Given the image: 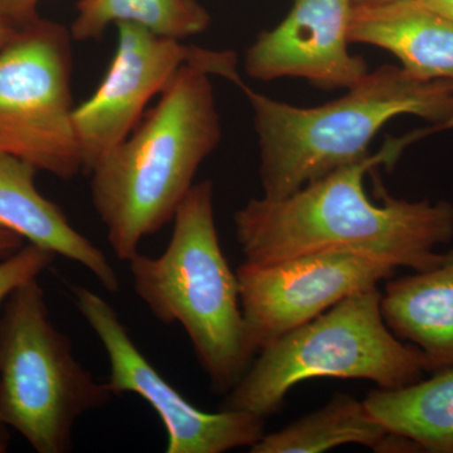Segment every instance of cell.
<instances>
[{"mask_svg":"<svg viewBox=\"0 0 453 453\" xmlns=\"http://www.w3.org/2000/svg\"><path fill=\"white\" fill-rule=\"evenodd\" d=\"M259 149L262 196L282 199L369 155V145L392 119L418 116L436 130L453 129V82L421 80L381 65L345 95L299 107L259 94L242 81Z\"/></svg>","mask_w":453,"mask_h":453,"instance_id":"obj_3","label":"cell"},{"mask_svg":"<svg viewBox=\"0 0 453 453\" xmlns=\"http://www.w3.org/2000/svg\"><path fill=\"white\" fill-rule=\"evenodd\" d=\"M73 38L38 18L0 46V150L62 180L85 173L73 127Z\"/></svg>","mask_w":453,"mask_h":453,"instance_id":"obj_7","label":"cell"},{"mask_svg":"<svg viewBox=\"0 0 453 453\" xmlns=\"http://www.w3.org/2000/svg\"><path fill=\"white\" fill-rule=\"evenodd\" d=\"M363 401L390 434L411 438L423 452L453 453V369L404 388L372 389Z\"/></svg>","mask_w":453,"mask_h":453,"instance_id":"obj_15","label":"cell"},{"mask_svg":"<svg viewBox=\"0 0 453 453\" xmlns=\"http://www.w3.org/2000/svg\"><path fill=\"white\" fill-rule=\"evenodd\" d=\"M211 74L184 65L124 142L94 164L91 201L116 257L130 261L174 219L222 140Z\"/></svg>","mask_w":453,"mask_h":453,"instance_id":"obj_2","label":"cell"},{"mask_svg":"<svg viewBox=\"0 0 453 453\" xmlns=\"http://www.w3.org/2000/svg\"><path fill=\"white\" fill-rule=\"evenodd\" d=\"M16 31L17 29L12 28V27L5 25V23L0 20V46H3Z\"/></svg>","mask_w":453,"mask_h":453,"instance_id":"obj_23","label":"cell"},{"mask_svg":"<svg viewBox=\"0 0 453 453\" xmlns=\"http://www.w3.org/2000/svg\"><path fill=\"white\" fill-rule=\"evenodd\" d=\"M9 442H11V436H9L8 429L0 425V453L8 451Z\"/></svg>","mask_w":453,"mask_h":453,"instance_id":"obj_22","label":"cell"},{"mask_svg":"<svg viewBox=\"0 0 453 453\" xmlns=\"http://www.w3.org/2000/svg\"><path fill=\"white\" fill-rule=\"evenodd\" d=\"M25 238L0 226V259L11 257L25 246Z\"/></svg>","mask_w":453,"mask_h":453,"instance_id":"obj_20","label":"cell"},{"mask_svg":"<svg viewBox=\"0 0 453 453\" xmlns=\"http://www.w3.org/2000/svg\"><path fill=\"white\" fill-rule=\"evenodd\" d=\"M353 0H292L281 22L246 50L244 71L258 81L303 79L320 88H349L369 73L349 50Z\"/></svg>","mask_w":453,"mask_h":453,"instance_id":"obj_11","label":"cell"},{"mask_svg":"<svg viewBox=\"0 0 453 453\" xmlns=\"http://www.w3.org/2000/svg\"><path fill=\"white\" fill-rule=\"evenodd\" d=\"M413 134L393 140L380 153L334 170L282 199H250L234 213L237 242L250 265L330 251L363 253L396 268L425 271L442 257L437 249L452 242L453 204L407 201L381 190L375 204L365 192L372 168L395 165Z\"/></svg>","mask_w":453,"mask_h":453,"instance_id":"obj_1","label":"cell"},{"mask_svg":"<svg viewBox=\"0 0 453 453\" xmlns=\"http://www.w3.org/2000/svg\"><path fill=\"white\" fill-rule=\"evenodd\" d=\"M113 396L53 324L38 280L12 292L0 315V425L35 452H70L77 419Z\"/></svg>","mask_w":453,"mask_h":453,"instance_id":"obj_6","label":"cell"},{"mask_svg":"<svg viewBox=\"0 0 453 453\" xmlns=\"http://www.w3.org/2000/svg\"><path fill=\"white\" fill-rule=\"evenodd\" d=\"M398 268L363 253L330 251L235 270L247 338L257 356L268 345L356 292L378 288Z\"/></svg>","mask_w":453,"mask_h":453,"instance_id":"obj_10","label":"cell"},{"mask_svg":"<svg viewBox=\"0 0 453 453\" xmlns=\"http://www.w3.org/2000/svg\"><path fill=\"white\" fill-rule=\"evenodd\" d=\"M257 356L226 393L222 410L266 418L301 381L360 380L395 390L421 380L427 372L421 351L396 338L384 321L378 288L350 295Z\"/></svg>","mask_w":453,"mask_h":453,"instance_id":"obj_5","label":"cell"},{"mask_svg":"<svg viewBox=\"0 0 453 453\" xmlns=\"http://www.w3.org/2000/svg\"><path fill=\"white\" fill-rule=\"evenodd\" d=\"M168 247L157 257L134 256V290L155 319L180 324L208 375L226 395L252 365L240 283L220 247L211 180L196 183L179 205Z\"/></svg>","mask_w":453,"mask_h":453,"instance_id":"obj_4","label":"cell"},{"mask_svg":"<svg viewBox=\"0 0 453 453\" xmlns=\"http://www.w3.org/2000/svg\"><path fill=\"white\" fill-rule=\"evenodd\" d=\"M37 173L31 163L0 150V226L81 265L107 292L120 290V280L105 252L80 234L61 207L37 189Z\"/></svg>","mask_w":453,"mask_h":453,"instance_id":"obj_12","label":"cell"},{"mask_svg":"<svg viewBox=\"0 0 453 453\" xmlns=\"http://www.w3.org/2000/svg\"><path fill=\"white\" fill-rule=\"evenodd\" d=\"M388 431L369 412L365 401L338 393L324 407L285 428L261 437L251 453H321L344 445L377 452Z\"/></svg>","mask_w":453,"mask_h":453,"instance_id":"obj_16","label":"cell"},{"mask_svg":"<svg viewBox=\"0 0 453 453\" xmlns=\"http://www.w3.org/2000/svg\"><path fill=\"white\" fill-rule=\"evenodd\" d=\"M381 314L396 338L421 351L429 374L453 369V246L434 267L389 279Z\"/></svg>","mask_w":453,"mask_h":453,"instance_id":"obj_13","label":"cell"},{"mask_svg":"<svg viewBox=\"0 0 453 453\" xmlns=\"http://www.w3.org/2000/svg\"><path fill=\"white\" fill-rule=\"evenodd\" d=\"M115 27L118 43L105 77L92 96L73 110L85 174L133 133L151 98L162 94L184 65L234 85L241 81L234 52L187 46L133 23Z\"/></svg>","mask_w":453,"mask_h":453,"instance_id":"obj_8","label":"cell"},{"mask_svg":"<svg viewBox=\"0 0 453 453\" xmlns=\"http://www.w3.org/2000/svg\"><path fill=\"white\" fill-rule=\"evenodd\" d=\"M42 0H0V20L14 29L31 25L40 17Z\"/></svg>","mask_w":453,"mask_h":453,"instance_id":"obj_19","label":"cell"},{"mask_svg":"<svg viewBox=\"0 0 453 453\" xmlns=\"http://www.w3.org/2000/svg\"><path fill=\"white\" fill-rule=\"evenodd\" d=\"M393 2H399V0H353V4L354 7H365V5H380Z\"/></svg>","mask_w":453,"mask_h":453,"instance_id":"obj_24","label":"cell"},{"mask_svg":"<svg viewBox=\"0 0 453 453\" xmlns=\"http://www.w3.org/2000/svg\"><path fill=\"white\" fill-rule=\"evenodd\" d=\"M57 255L37 244H25L11 257L0 262V305L23 283L38 279L50 267Z\"/></svg>","mask_w":453,"mask_h":453,"instance_id":"obj_18","label":"cell"},{"mask_svg":"<svg viewBox=\"0 0 453 453\" xmlns=\"http://www.w3.org/2000/svg\"><path fill=\"white\" fill-rule=\"evenodd\" d=\"M80 314L96 334L110 365L109 388L115 396L131 393L150 404L162 419L168 453H223L251 449L265 434V418L240 411L210 413L187 401L131 339L118 312L83 286H71Z\"/></svg>","mask_w":453,"mask_h":453,"instance_id":"obj_9","label":"cell"},{"mask_svg":"<svg viewBox=\"0 0 453 453\" xmlns=\"http://www.w3.org/2000/svg\"><path fill=\"white\" fill-rule=\"evenodd\" d=\"M349 41L388 50L418 79L453 82V20L416 0L354 7Z\"/></svg>","mask_w":453,"mask_h":453,"instance_id":"obj_14","label":"cell"},{"mask_svg":"<svg viewBox=\"0 0 453 453\" xmlns=\"http://www.w3.org/2000/svg\"><path fill=\"white\" fill-rule=\"evenodd\" d=\"M419 4L453 20V0H416Z\"/></svg>","mask_w":453,"mask_h":453,"instance_id":"obj_21","label":"cell"},{"mask_svg":"<svg viewBox=\"0 0 453 453\" xmlns=\"http://www.w3.org/2000/svg\"><path fill=\"white\" fill-rule=\"evenodd\" d=\"M211 18L196 0H80L70 27L73 41L100 38L110 26L133 23L183 42L210 28Z\"/></svg>","mask_w":453,"mask_h":453,"instance_id":"obj_17","label":"cell"}]
</instances>
